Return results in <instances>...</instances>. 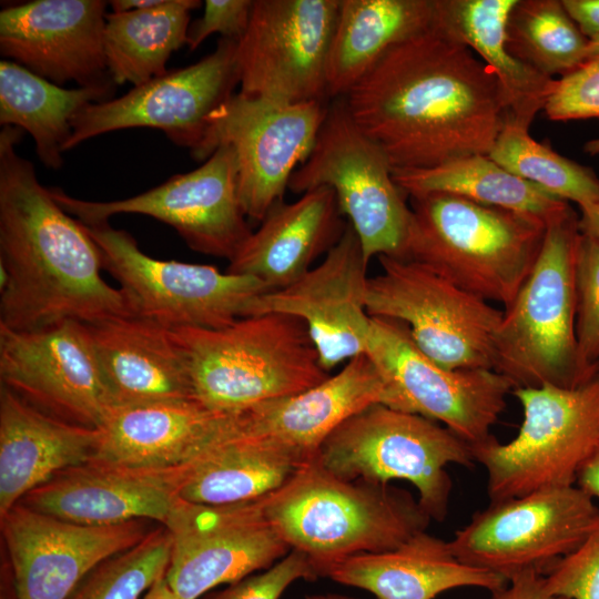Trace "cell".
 Instances as JSON below:
<instances>
[{"mask_svg":"<svg viewBox=\"0 0 599 599\" xmlns=\"http://www.w3.org/2000/svg\"><path fill=\"white\" fill-rule=\"evenodd\" d=\"M344 98L393 172L488 155L508 119L496 74L433 26L392 47Z\"/></svg>","mask_w":599,"mask_h":599,"instance_id":"1","label":"cell"},{"mask_svg":"<svg viewBox=\"0 0 599 599\" xmlns=\"http://www.w3.org/2000/svg\"><path fill=\"white\" fill-rule=\"evenodd\" d=\"M23 131H0V325L19 331L133 315L101 276V253L17 152Z\"/></svg>","mask_w":599,"mask_h":599,"instance_id":"2","label":"cell"},{"mask_svg":"<svg viewBox=\"0 0 599 599\" xmlns=\"http://www.w3.org/2000/svg\"><path fill=\"white\" fill-rule=\"evenodd\" d=\"M261 504L290 550L304 554L318 577L349 557L394 549L432 520L409 491L344 480L315 457Z\"/></svg>","mask_w":599,"mask_h":599,"instance_id":"3","label":"cell"},{"mask_svg":"<svg viewBox=\"0 0 599 599\" xmlns=\"http://www.w3.org/2000/svg\"><path fill=\"white\" fill-rule=\"evenodd\" d=\"M409 199L406 258L506 308L539 256L547 222L448 193Z\"/></svg>","mask_w":599,"mask_h":599,"instance_id":"4","label":"cell"},{"mask_svg":"<svg viewBox=\"0 0 599 599\" xmlns=\"http://www.w3.org/2000/svg\"><path fill=\"white\" fill-rule=\"evenodd\" d=\"M173 331L189 359L194 399L216 413L237 414L329 376L306 325L292 315L263 313L220 328Z\"/></svg>","mask_w":599,"mask_h":599,"instance_id":"5","label":"cell"},{"mask_svg":"<svg viewBox=\"0 0 599 599\" xmlns=\"http://www.w3.org/2000/svg\"><path fill=\"white\" fill-rule=\"evenodd\" d=\"M578 214L552 219L539 256L505 308L496 334L495 370L516 387L587 384L576 339L575 252Z\"/></svg>","mask_w":599,"mask_h":599,"instance_id":"6","label":"cell"},{"mask_svg":"<svg viewBox=\"0 0 599 599\" xmlns=\"http://www.w3.org/2000/svg\"><path fill=\"white\" fill-rule=\"evenodd\" d=\"M315 459L344 480L389 484L407 480L432 520L444 521L453 481L449 464L471 467V445L419 414L373 404L356 413L322 443Z\"/></svg>","mask_w":599,"mask_h":599,"instance_id":"7","label":"cell"},{"mask_svg":"<svg viewBox=\"0 0 599 599\" xmlns=\"http://www.w3.org/2000/svg\"><path fill=\"white\" fill-rule=\"evenodd\" d=\"M511 394L522 408L516 437L471 446L486 469L490 501L576 485L599 441V376L575 388L516 387Z\"/></svg>","mask_w":599,"mask_h":599,"instance_id":"8","label":"cell"},{"mask_svg":"<svg viewBox=\"0 0 599 599\" xmlns=\"http://www.w3.org/2000/svg\"><path fill=\"white\" fill-rule=\"evenodd\" d=\"M319 186L334 191L367 263L375 256L406 258V194L382 150L354 122L344 97L327 105L314 148L292 173L287 189L302 195Z\"/></svg>","mask_w":599,"mask_h":599,"instance_id":"9","label":"cell"},{"mask_svg":"<svg viewBox=\"0 0 599 599\" xmlns=\"http://www.w3.org/2000/svg\"><path fill=\"white\" fill-rule=\"evenodd\" d=\"M378 260L382 273L368 277L366 286L370 317L403 323L415 345L443 367L495 369L504 311L420 262Z\"/></svg>","mask_w":599,"mask_h":599,"instance_id":"10","label":"cell"},{"mask_svg":"<svg viewBox=\"0 0 599 599\" xmlns=\"http://www.w3.org/2000/svg\"><path fill=\"white\" fill-rule=\"evenodd\" d=\"M82 225L101 253L103 268L120 283L133 315L165 327H224L247 316L253 300L270 291L252 276L153 258L129 232L109 221Z\"/></svg>","mask_w":599,"mask_h":599,"instance_id":"11","label":"cell"},{"mask_svg":"<svg viewBox=\"0 0 599 599\" xmlns=\"http://www.w3.org/2000/svg\"><path fill=\"white\" fill-rule=\"evenodd\" d=\"M599 525V506L577 485L490 501L449 541L463 562L506 578L546 573Z\"/></svg>","mask_w":599,"mask_h":599,"instance_id":"12","label":"cell"},{"mask_svg":"<svg viewBox=\"0 0 599 599\" xmlns=\"http://www.w3.org/2000/svg\"><path fill=\"white\" fill-rule=\"evenodd\" d=\"M324 101L287 103L234 93L210 116L199 150L207 160L220 145L236 156L238 199L246 217L261 222L283 200L292 173L308 158L327 113Z\"/></svg>","mask_w":599,"mask_h":599,"instance_id":"13","label":"cell"},{"mask_svg":"<svg viewBox=\"0 0 599 599\" xmlns=\"http://www.w3.org/2000/svg\"><path fill=\"white\" fill-rule=\"evenodd\" d=\"M237 182L234 151L220 145L197 169L131 197L87 201L58 187L50 192L65 212L84 224L106 222L116 214L151 216L172 226L192 250L230 262L252 233Z\"/></svg>","mask_w":599,"mask_h":599,"instance_id":"14","label":"cell"},{"mask_svg":"<svg viewBox=\"0 0 599 599\" xmlns=\"http://www.w3.org/2000/svg\"><path fill=\"white\" fill-rule=\"evenodd\" d=\"M366 354L403 410L441 423L471 446L493 437L491 427L514 389L495 369L440 366L415 345L403 323L390 318L370 317Z\"/></svg>","mask_w":599,"mask_h":599,"instance_id":"15","label":"cell"},{"mask_svg":"<svg viewBox=\"0 0 599 599\" xmlns=\"http://www.w3.org/2000/svg\"><path fill=\"white\" fill-rule=\"evenodd\" d=\"M338 9L339 0H254L236 45L238 92L287 103L324 101Z\"/></svg>","mask_w":599,"mask_h":599,"instance_id":"16","label":"cell"},{"mask_svg":"<svg viewBox=\"0 0 599 599\" xmlns=\"http://www.w3.org/2000/svg\"><path fill=\"white\" fill-rule=\"evenodd\" d=\"M236 45L237 40L221 38L200 61L167 70L120 98L87 105L72 121L64 152L108 132L149 128L187 148L192 156L202 144L211 114L238 84Z\"/></svg>","mask_w":599,"mask_h":599,"instance_id":"17","label":"cell"},{"mask_svg":"<svg viewBox=\"0 0 599 599\" xmlns=\"http://www.w3.org/2000/svg\"><path fill=\"white\" fill-rule=\"evenodd\" d=\"M0 382L72 424L99 428L113 407L89 325L74 319L27 331L0 325Z\"/></svg>","mask_w":599,"mask_h":599,"instance_id":"18","label":"cell"},{"mask_svg":"<svg viewBox=\"0 0 599 599\" xmlns=\"http://www.w3.org/2000/svg\"><path fill=\"white\" fill-rule=\"evenodd\" d=\"M164 527L172 537L164 578L177 599H200L291 551L266 518L261 499L225 506L180 499Z\"/></svg>","mask_w":599,"mask_h":599,"instance_id":"19","label":"cell"},{"mask_svg":"<svg viewBox=\"0 0 599 599\" xmlns=\"http://www.w3.org/2000/svg\"><path fill=\"white\" fill-rule=\"evenodd\" d=\"M0 518L16 599H68L98 565L151 531L148 520L84 526L20 502Z\"/></svg>","mask_w":599,"mask_h":599,"instance_id":"20","label":"cell"},{"mask_svg":"<svg viewBox=\"0 0 599 599\" xmlns=\"http://www.w3.org/2000/svg\"><path fill=\"white\" fill-rule=\"evenodd\" d=\"M361 242L348 223L339 241L292 284L267 291L250 305L248 314L282 313L304 322L329 373L342 363L366 354L370 316L366 311V270Z\"/></svg>","mask_w":599,"mask_h":599,"instance_id":"21","label":"cell"},{"mask_svg":"<svg viewBox=\"0 0 599 599\" xmlns=\"http://www.w3.org/2000/svg\"><path fill=\"white\" fill-rule=\"evenodd\" d=\"M106 3L32 0L7 6L0 11L2 59L61 87L114 84L103 47Z\"/></svg>","mask_w":599,"mask_h":599,"instance_id":"22","label":"cell"},{"mask_svg":"<svg viewBox=\"0 0 599 599\" xmlns=\"http://www.w3.org/2000/svg\"><path fill=\"white\" fill-rule=\"evenodd\" d=\"M181 467L144 469L90 460L57 474L20 504L84 526L153 520L164 526L180 498Z\"/></svg>","mask_w":599,"mask_h":599,"instance_id":"23","label":"cell"},{"mask_svg":"<svg viewBox=\"0 0 599 599\" xmlns=\"http://www.w3.org/2000/svg\"><path fill=\"white\" fill-rule=\"evenodd\" d=\"M373 404H402L367 354L301 393L268 400L235 414L237 428L273 439L315 457L322 443L343 422Z\"/></svg>","mask_w":599,"mask_h":599,"instance_id":"24","label":"cell"},{"mask_svg":"<svg viewBox=\"0 0 599 599\" xmlns=\"http://www.w3.org/2000/svg\"><path fill=\"white\" fill-rule=\"evenodd\" d=\"M232 415L195 399L113 406L98 428L92 460L144 469L181 467L225 434Z\"/></svg>","mask_w":599,"mask_h":599,"instance_id":"25","label":"cell"},{"mask_svg":"<svg viewBox=\"0 0 599 599\" xmlns=\"http://www.w3.org/2000/svg\"><path fill=\"white\" fill-rule=\"evenodd\" d=\"M88 325L113 406L194 399L173 328L136 315Z\"/></svg>","mask_w":599,"mask_h":599,"instance_id":"26","label":"cell"},{"mask_svg":"<svg viewBox=\"0 0 599 599\" xmlns=\"http://www.w3.org/2000/svg\"><path fill=\"white\" fill-rule=\"evenodd\" d=\"M346 223L328 186L309 190L292 203L276 202L230 261L227 272L283 288L339 241Z\"/></svg>","mask_w":599,"mask_h":599,"instance_id":"27","label":"cell"},{"mask_svg":"<svg viewBox=\"0 0 599 599\" xmlns=\"http://www.w3.org/2000/svg\"><path fill=\"white\" fill-rule=\"evenodd\" d=\"M98 428L51 416L0 387V517L57 474L93 459Z\"/></svg>","mask_w":599,"mask_h":599,"instance_id":"28","label":"cell"},{"mask_svg":"<svg viewBox=\"0 0 599 599\" xmlns=\"http://www.w3.org/2000/svg\"><path fill=\"white\" fill-rule=\"evenodd\" d=\"M324 577L366 590L377 599H435L445 591L463 587L493 592L508 583L499 575L460 561L449 541L426 531L394 549L339 561Z\"/></svg>","mask_w":599,"mask_h":599,"instance_id":"29","label":"cell"},{"mask_svg":"<svg viewBox=\"0 0 599 599\" xmlns=\"http://www.w3.org/2000/svg\"><path fill=\"white\" fill-rule=\"evenodd\" d=\"M313 458L273 439L241 432L233 414L225 434L181 466L179 498L205 506L256 500L282 487Z\"/></svg>","mask_w":599,"mask_h":599,"instance_id":"30","label":"cell"},{"mask_svg":"<svg viewBox=\"0 0 599 599\" xmlns=\"http://www.w3.org/2000/svg\"><path fill=\"white\" fill-rule=\"evenodd\" d=\"M517 0H433V27L468 47L496 74L508 104L507 122L528 128L544 110L556 79L515 58L507 22Z\"/></svg>","mask_w":599,"mask_h":599,"instance_id":"31","label":"cell"},{"mask_svg":"<svg viewBox=\"0 0 599 599\" xmlns=\"http://www.w3.org/2000/svg\"><path fill=\"white\" fill-rule=\"evenodd\" d=\"M433 12V0H339L327 97H345L392 47L429 29Z\"/></svg>","mask_w":599,"mask_h":599,"instance_id":"32","label":"cell"},{"mask_svg":"<svg viewBox=\"0 0 599 599\" xmlns=\"http://www.w3.org/2000/svg\"><path fill=\"white\" fill-rule=\"evenodd\" d=\"M114 84L67 89L20 64L0 61V124L16 126L34 140L39 160L48 169L63 164L72 121L87 105L113 99Z\"/></svg>","mask_w":599,"mask_h":599,"instance_id":"33","label":"cell"},{"mask_svg":"<svg viewBox=\"0 0 599 599\" xmlns=\"http://www.w3.org/2000/svg\"><path fill=\"white\" fill-rule=\"evenodd\" d=\"M199 0H163L160 4L106 13L103 47L114 84L133 87L167 72L174 51L187 43L190 13Z\"/></svg>","mask_w":599,"mask_h":599,"instance_id":"34","label":"cell"},{"mask_svg":"<svg viewBox=\"0 0 599 599\" xmlns=\"http://www.w3.org/2000/svg\"><path fill=\"white\" fill-rule=\"evenodd\" d=\"M393 179L408 196L448 193L535 215L547 224L571 206L510 173L485 154L455 159L432 169L396 171Z\"/></svg>","mask_w":599,"mask_h":599,"instance_id":"35","label":"cell"},{"mask_svg":"<svg viewBox=\"0 0 599 599\" xmlns=\"http://www.w3.org/2000/svg\"><path fill=\"white\" fill-rule=\"evenodd\" d=\"M589 42L559 0H517L508 18V50L551 79L583 64Z\"/></svg>","mask_w":599,"mask_h":599,"instance_id":"36","label":"cell"},{"mask_svg":"<svg viewBox=\"0 0 599 599\" xmlns=\"http://www.w3.org/2000/svg\"><path fill=\"white\" fill-rule=\"evenodd\" d=\"M488 156L548 194L578 206L599 202V177L588 166L535 141L529 129L506 122Z\"/></svg>","mask_w":599,"mask_h":599,"instance_id":"37","label":"cell"},{"mask_svg":"<svg viewBox=\"0 0 599 599\" xmlns=\"http://www.w3.org/2000/svg\"><path fill=\"white\" fill-rule=\"evenodd\" d=\"M171 550V534L161 525L132 548L98 565L68 599H141L165 576Z\"/></svg>","mask_w":599,"mask_h":599,"instance_id":"38","label":"cell"},{"mask_svg":"<svg viewBox=\"0 0 599 599\" xmlns=\"http://www.w3.org/2000/svg\"><path fill=\"white\" fill-rule=\"evenodd\" d=\"M576 339L580 368L599 376V245L579 233L575 252Z\"/></svg>","mask_w":599,"mask_h":599,"instance_id":"39","label":"cell"},{"mask_svg":"<svg viewBox=\"0 0 599 599\" xmlns=\"http://www.w3.org/2000/svg\"><path fill=\"white\" fill-rule=\"evenodd\" d=\"M544 111L554 121L599 119V58L556 79ZM585 151L599 154V138L587 142Z\"/></svg>","mask_w":599,"mask_h":599,"instance_id":"40","label":"cell"},{"mask_svg":"<svg viewBox=\"0 0 599 599\" xmlns=\"http://www.w3.org/2000/svg\"><path fill=\"white\" fill-rule=\"evenodd\" d=\"M546 588L562 599H599V525L575 551L545 576Z\"/></svg>","mask_w":599,"mask_h":599,"instance_id":"41","label":"cell"},{"mask_svg":"<svg viewBox=\"0 0 599 599\" xmlns=\"http://www.w3.org/2000/svg\"><path fill=\"white\" fill-rule=\"evenodd\" d=\"M317 578L318 575L308 558L297 550H291L262 572L252 573L230 583L225 589L205 599H280L295 581H312Z\"/></svg>","mask_w":599,"mask_h":599,"instance_id":"42","label":"cell"},{"mask_svg":"<svg viewBox=\"0 0 599 599\" xmlns=\"http://www.w3.org/2000/svg\"><path fill=\"white\" fill-rule=\"evenodd\" d=\"M252 7L253 0H206L203 16L189 27L187 48L195 50L214 33L240 40L247 28Z\"/></svg>","mask_w":599,"mask_h":599,"instance_id":"43","label":"cell"},{"mask_svg":"<svg viewBox=\"0 0 599 599\" xmlns=\"http://www.w3.org/2000/svg\"><path fill=\"white\" fill-rule=\"evenodd\" d=\"M491 599H562L550 595L545 575L529 569L515 575L508 583L491 592Z\"/></svg>","mask_w":599,"mask_h":599,"instance_id":"44","label":"cell"},{"mask_svg":"<svg viewBox=\"0 0 599 599\" xmlns=\"http://www.w3.org/2000/svg\"><path fill=\"white\" fill-rule=\"evenodd\" d=\"M562 4L589 40L599 37V0H562Z\"/></svg>","mask_w":599,"mask_h":599,"instance_id":"45","label":"cell"},{"mask_svg":"<svg viewBox=\"0 0 599 599\" xmlns=\"http://www.w3.org/2000/svg\"><path fill=\"white\" fill-rule=\"evenodd\" d=\"M576 485L593 499H599V441L581 466Z\"/></svg>","mask_w":599,"mask_h":599,"instance_id":"46","label":"cell"},{"mask_svg":"<svg viewBox=\"0 0 599 599\" xmlns=\"http://www.w3.org/2000/svg\"><path fill=\"white\" fill-rule=\"evenodd\" d=\"M578 230L599 245V202L579 207Z\"/></svg>","mask_w":599,"mask_h":599,"instance_id":"47","label":"cell"},{"mask_svg":"<svg viewBox=\"0 0 599 599\" xmlns=\"http://www.w3.org/2000/svg\"><path fill=\"white\" fill-rule=\"evenodd\" d=\"M141 599H177L164 577L159 579Z\"/></svg>","mask_w":599,"mask_h":599,"instance_id":"48","label":"cell"},{"mask_svg":"<svg viewBox=\"0 0 599 599\" xmlns=\"http://www.w3.org/2000/svg\"><path fill=\"white\" fill-rule=\"evenodd\" d=\"M304 599H359L342 593L326 592V593H313L305 596Z\"/></svg>","mask_w":599,"mask_h":599,"instance_id":"49","label":"cell"},{"mask_svg":"<svg viewBox=\"0 0 599 599\" xmlns=\"http://www.w3.org/2000/svg\"><path fill=\"white\" fill-rule=\"evenodd\" d=\"M596 58H599V37L590 40L586 61Z\"/></svg>","mask_w":599,"mask_h":599,"instance_id":"50","label":"cell"}]
</instances>
